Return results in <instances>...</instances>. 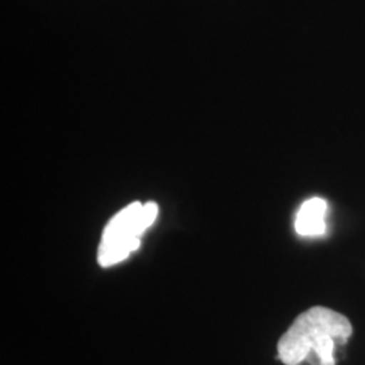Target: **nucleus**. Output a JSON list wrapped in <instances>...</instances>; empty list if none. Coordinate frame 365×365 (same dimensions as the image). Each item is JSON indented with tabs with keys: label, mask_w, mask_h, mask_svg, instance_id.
Masks as SVG:
<instances>
[{
	"label": "nucleus",
	"mask_w": 365,
	"mask_h": 365,
	"mask_svg": "<svg viewBox=\"0 0 365 365\" xmlns=\"http://www.w3.org/2000/svg\"><path fill=\"white\" fill-rule=\"evenodd\" d=\"M349 319L331 309L315 306L299 314L277 344L284 365H336L334 349L352 336Z\"/></svg>",
	"instance_id": "f257e3e1"
},
{
	"label": "nucleus",
	"mask_w": 365,
	"mask_h": 365,
	"mask_svg": "<svg viewBox=\"0 0 365 365\" xmlns=\"http://www.w3.org/2000/svg\"><path fill=\"white\" fill-rule=\"evenodd\" d=\"M158 206L155 202L141 205L134 202L114 215L103 230L98 249V262L111 267L126 260L140 248L141 237L156 221Z\"/></svg>",
	"instance_id": "f03ea898"
},
{
	"label": "nucleus",
	"mask_w": 365,
	"mask_h": 365,
	"mask_svg": "<svg viewBox=\"0 0 365 365\" xmlns=\"http://www.w3.org/2000/svg\"><path fill=\"white\" fill-rule=\"evenodd\" d=\"M327 203L322 197L306 200L297 214L295 230L302 237H318L327 232Z\"/></svg>",
	"instance_id": "7ed1b4c3"
}]
</instances>
